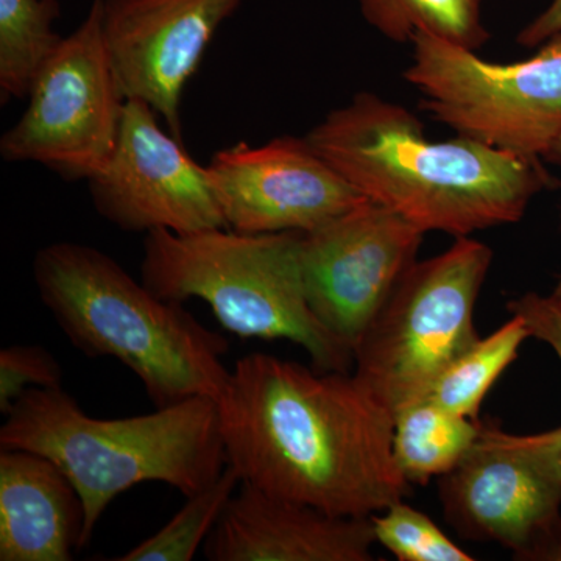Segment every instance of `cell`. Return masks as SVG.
Instances as JSON below:
<instances>
[{
    "instance_id": "obj_25",
    "label": "cell",
    "mask_w": 561,
    "mask_h": 561,
    "mask_svg": "<svg viewBox=\"0 0 561 561\" xmlns=\"http://www.w3.org/2000/svg\"><path fill=\"white\" fill-rule=\"evenodd\" d=\"M552 160H561V138L559 142H557L556 149H553ZM553 297L559 298L561 301V275L559 278V283H557L556 289L552 291Z\"/></svg>"
},
{
    "instance_id": "obj_14",
    "label": "cell",
    "mask_w": 561,
    "mask_h": 561,
    "mask_svg": "<svg viewBox=\"0 0 561 561\" xmlns=\"http://www.w3.org/2000/svg\"><path fill=\"white\" fill-rule=\"evenodd\" d=\"M370 518L337 516L242 482L203 546L209 561H370Z\"/></svg>"
},
{
    "instance_id": "obj_22",
    "label": "cell",
    "mask_w": 561,
    "mask_h": 561,
    "mask_svg": "<svg viewBox=\"0 0 561 561\" xmlns=\"http://www.w3.org/2000/svg\"><path fill=\"white\" fill-rule=\"evenodd\" d=\"M61 365L39 345H11L0 351V412L9 413L28 389L61 387Z\"/></svg>"
},
{
    "instance_id": "obj_6",
    "label": "cell",
    "mask_w": 561,
    "mask_h": 561,
    "mask_svg": "<svg viewBox=\"0 0 561 561\" xmlns=\"http://www.w3.org/2000/svg\"><path fill=\"white\" fill-rule=\"evenodd\" d=\"M491 261L490 247L468 236L415 262L354 346V376L393 415L481 339L474 309Z\"/></svg>"
},
{
    "instance_id": "obj_8",
    "label": "cell",
    "mask_w": 561,
    "mask_h": 561,
    "mask_svg": "<svg viewBox=\"0 0 561 561\" xmlns=\"http://www.w3.org/2000/svg\"><path fill=\"white\" fill-rule=\"evenodd\" d=\"M438 494L465 540L496 542L515 560H561V427L518 435L481 420Z\"/></svg>"
},
{
    "instance_id": "obj_10",
    "label": "cell",
    "mask_w": 561,
    "mask_h": 561,
    "mask_svg": "<svg viewBox=\"0 0 561 561\" xmlns=\"http://www.w3.org/2000/svg\"><path fill=\"white\" fill-rule=\"evenodd\" d=\"M423 238L419 227L371 201L301 232L302 286L313 316L354 350L415 264Z\"/></svg>"
},
{
    "instance_id": "obj_23",
    "label": "cell",
    "mask_w": 561,
    "mask_h": 561,
    "mask_svg": "<svg viewBox=\"0 0 561 561\" xmlns=\"http://www.w3.org/2000/svg\"><path fill=\"white\" fill-rule=\"evenodd\" d=\"M512 316L522 317L529 328L531 337L548 343L561 362V301L549 295L529 291L507 305Z\"/></svg>"
},
{
    "instance_id": "obj_17",
    "label": "cell",
    "mask_w": 561,
    "mask_h": 561,
    "mask_svg": "<svg viewBox=\"0 0 561 561\" xmlns=\"http://www.w3.org/2000/svg\"><path fill=\"white\" fill-rule=\"evenodd\" d=\"M362 16L391 43H412L416 32L478 51L490 41L485 0H357Z\"/></svg>"
},
{
    "instance_id": "obj_3",
    "label": "cell",
    "mask_w": 561,
    "mask_h": 561,
    "mask_svg": "<svg viewBox=\"0 0 561 561\" xmlns=\"http://www.w3.org/2000/svg\"><path fill=\"white\" fill-rule=\"evenodd\" d=\"M0 427V449H25L57 465L79 491L83 548L111 502L146 482L190 497L227 468L219 409L195 397L146 415L95 419L58 389H28Z\"/></svg>"
},
{
    "instance_id": "obj_2",
    "label": "cell",
    "mask_w": 561,
    "mask_h": 561,
    "mask_svg": "<svg viewBox=\"0 0 561 561\" xmlns=\"http://www.w3.org/2000/svg\"><path fill=\"white\" fill-rule=\"evenodd\" d=\"M306 139L368 201L456 239L522 220L535 195L553 186L540 158L460 135L427 139L415 114L368 91L332 110Z\"/></svg>"
},
{
    "instance_id": "obj_5",
    "label": "cell",
    "mask_w": 561,
    "mask_h": 561,
    "mask_svg": "<svg viewBox=\"0 0 561 561\" xmlns=\"http://www.w3.org/2000/svg\"><path fill=\"white\" fill-rule=\"evenodd\" d=\"M300 241L297 231H151L144 239L140 280L162 300L205 301L231 334L284 339L300 345L317 370L348 373L353 350L320 323L306 300Z\"/></svg>"
},
{
    "instance_id": "obj_24",
    "label": "cell",
    "mask_w": 561,
    "mask_h": 561,
    "mask_svg": "<svg viewBox=\"0 0 561 561\" xmlns=\"http://www.w3.org/2000/svg\"><path fill=\"white\" fill-rule=\"evenodd\" d=\"M557 35H561V0H552L548 9L518 33L516 43L531 49V47H540L546 41Z\"/></svg>"
},
{
    "instance_id": "obj_13",
    "label": "cell",
    "mask_w": 561,
    "mask_h": 561,
    "mask_svg": "<svg viewBox=\"0 0 561 561\" xmlns=\"http://www.w3.org/2000/svg\"><path fill=\"white\" fill-rule=\"evenodd\" d=\"M245 0H102L103 33L127 101L149 103L181 139V102L210 41Z\"/></svg>"
},
{
    "instance_id": "obj_11",
    "label": "cell",
    "mask_w": 561,
    "mask_h": 561,
    "mask_svg": "<svg viewBox=\"0 0 561 561\" xmlns=\"http://www.w3.org/2000/svg\"><path fill=\"white\" fill-rule=\"evenodd\" d=\"M160 119L149 103L127 101L113 154L88 180L95 210L128 232L190 234L227 228L206 165L162 130Z\"/></svg>"
},
{
    "instance_id": "obj_16",
    "label": "cell",
    "mask_w": 561,
    "mask_h": 561,
    "mask_svg": "<svg viewBox=\"0 0 561 561\" xmlns=\"http://www.w3.org/2000/svg\"><path fill=\"white\" fill-rule=\"evenodd\" d=\"M479 424L427 400L398 412L393 456L405 481L426 483L451 471L478 437Z\"/></svg>"
},
{
    "instance_id": "obj_7",
    "label": "cell",
    "mask_w": 561,
    "mask_h": 561,
    "mask_svg": "<svg viewBox=\"0 0 561 561\" xmlns=\"http://www.w3.org/2000/svg\"><path fill=\"white\" fill-rule=\"evenodd\" d=\"M404 80L421 110L467 136L526 158H552L561 138V35L529 60L489 62L427 32L412 38Z\"/></svg>"
},
{
    "instance_id": "obj_12",
    "label": "cell",
    "mask_w": 561,
    "mask_h": 561,
    "mask_svg": "<svg viewBox=\"0 0 561 561\" xmlns=\"http://www.w3.org/2000/svg\"><path fill=\"white\" fill-rule=\"evenodd\" d=\"M206 172L225 225L243 234L311 231L368 201L294 136L219 150Z\"/></svg>"
},
{
    "instance_id": "obj_1",
    "label": "cell",
    "mask_w": 561,
    "mask_h": 561,
    "mask_svg": "<svg viewBox=\"0 0 561 561\" xmlns=\"http://www.w3.org/2000/svg\"><path fill=\"white\" fill-rule=\"evenodd\" d=\"M216 401L228 467L265 493L357 518L411 493L393 456V412L354 375L251 353Z\"/></svg>"
},
{
    "instance_id": "obj_19",
    "label": "cell",
    "mask_w": 561,
    "mask_h": 561,
    "mask_svg": "<svg viewBox=\"0 0 561 561\" xmlns=\"http://www.w3.org/2000/svg\"><path fill=\"white\" fill-rule=\"evenodd\" d=\"M529 337V328L522 317L512 316L500 330L479 339L461 353L442 373L424 400L465 419L481 420V405L486 393L515 362L519 348Z\"/></svg>"
},
{
    "instance_id": "obj_9",
    "label": "cell",
    "mask_w": 561,
    "mask_h": 561,
    "mask_svg": "<svg viewBox=\"0 0 561 561\" xmlns=\"http://www.w3.org/2000/svg\"><path fill=\"white\" fill-rule=\"evenodd\" d=\"M27 101L0 138L3 161L35 162L68 181L102 171L127 105L103 33L102 0H92L83 22L44 62Z\"/></svg>"
},
{
    "instance_id": "obj_21",
    "label": "cell",
    "mask_w": 561,
    "mask_h": 561,
    "mask_svg": "<svg viewBox=\"0 0 561 561\" xmlns=\"http://www.w3.org/2000/svg\"><path fill=\"white\" fill-rule=\"evenodd\" d=\"M376 542L401 561H471L430 516L400 501L371 516Z\"/></svg>"
},
{
    "instance_id": "obj_20",
    "label": "cell",
    "mask_w": 561,
    "mask_h": 561,
    "mask_svg": "<svg viewBox=\"0 0 561 561\" xmlns=\"http://www.w3.org/2000/svg\"><path fill=\"white\" fill-rule=\"evenodd\" d=\"M242 479L234 468L224 472L206 489L187 497L186 505L157 534L136 545L114 561H191L219 523Z\"/></svg>"
},
{
    "instance_id": "obj_18",
    "label": "cell",
    "mask_w": 561,
    "mask_h": 561,
    "mask_svg": "<svg viewBox=\"0 0 561 561\" xmlns=\"http://www.w3.org/2000/svg\"><path fill=\"white\" fill-rule=\"evenodd\" d=\"M58 0H0V102L27 99L44 62L61 43Z\"/></svg>"
},
{
    "instance_id": "obj_15",
    "label": "cell",
    "mask_w": 561,
    "mask_h": 561,
    "mask_svg": "<svg viewBox=\"0 0 561 561\" xmlns=\"http://www.w3.org/2000/svg\"><path fill=\"white\" fill-rule=\"evenodd\" d=\"M83 526L79 491L54 461L0 449V561H70Z\"/></svg>"
},
{
    "instance_id": "obj_4",
    "label": "cell",
    "mask_w": 561,
    "mask_h": 561,
    "mask_svg": "<svg viewBox=\"0 0 561 561\" xmlns=\"http://www.w3.org/2000/svg\"><path fill=\"white\" fill-rule=\"evenodd\" d=\"M33 278L72 345L119 360L157 408L219 397L230 376L227 339L131 278L110 254L79 242L50 243L36 253Z\"/></svg>"
}]
</instances>
